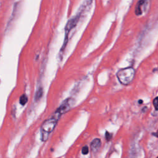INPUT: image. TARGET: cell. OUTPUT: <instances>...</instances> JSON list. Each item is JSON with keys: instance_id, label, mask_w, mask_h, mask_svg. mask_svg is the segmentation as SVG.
<instances>
[{"instance_id": "cell-1", "label": "cell", "mask_w": 158, "mask_h": 158, "mask_svg": "<svg viewBox=\"0 0 158 158\" xmlns=\"http://www.w3.org/2000/svg\"><path fill=\"white\" fill-rule=\"evenodd\" d=\"M60 118L55 114L52 115L51 118L44 122L42 128H41V138L43 142H46L48 140L50 135L55 128L57 123Z\"/></svg>"}, {"instance_id": "cell-2", "label": "cell", "mask_w": 158, "mask_h": 158, "mask_svg": "<svg viewBox=\"0 0 158 158\" xmlns=\"http://www.w3.org/2000/svg\"><path fill=\"white\" fill-rule=\"evenodd\" d=\"M135 71L133 67L122 69L117 73V77L120 83L124 85L130 84L135 78Z\"/></svg>"}, {"instance_id": "cell-3", "label": "cell", "mask_w": 158, "mask_h": 158, "mask_svg": "<svg viewBox=\"0 0 158 158\" xmlns=\"http://www.w3.org/2000/svg\"><path fill=\"white\" fill-rule=\"evenodd\" d=\"M80 14H81V13H79L77 15H76L75 17H72L71 19H70L68 21V22L67 23L66 28H65V32H66L65 40H64V45L62 46V50H63L64 48L66 47V45L67 44V40H68L69 33L78 24V22H79V21L80 19Z\"/></svg>"}, {"instance_id": "cell-4", "label": "cell", "mask_w": 158, "mask_h": 158, "mask_svg": "<svg viewBox=\"0 0 158 158\" xmlns=\"http://www.w3.org/2000/svg\"><path fill=\"white\" fill-rule=\"evenodd\" d=\"M151 4V0H140L136 5L135 13L138 16H142L148 11Z\"/></svg>"}, {"instance_id": "cell-5", "label": "cell", "mask_w": 158, "mask_h": 158, "mask_svg": "<svg viewBox=\"0 0 158 158\" xmlns=\"http://www.w3.org/2000/svg\"><path fill=\"white\" fill-rule=\"evenodd\" d=\"M72 101H73L72 98H67V99H66V100L61 104V106L57 108L55 114H56L57 115L61 118V116L63 114L67 112V111L70 109V108H71L72 104Z\"/></svg>"}, {"instance_id": "cell-6", "label": "cell", "mask_w": 158, "mask_h": 158, "mask_svg": "<svg viewBox=\"0 0 158 158\" xmlns=\"http://www.w3.org/2000/svg\"><path fill=\"white\" fill-rule=\"evenodd\" d=\"M101 145V142L100 139H99V138L94 139L91 142V145H90L91 150L94 152L97 151L99 148H100Z\"/></svg>"}, {"instance_id": "cell-7", "label": "cell", "mask_w": 158, "mask_h": 158, "mask_svg": "<svg viewBox=\"0 0 158 158\" xmlns=\"http://www.w3.org/2000/svg\"><path fill=\"white\" fill-rule=\"evenodd\" d=\"M43 89L42 88H40V89L37 91L35 96V99L36 101L39 100V99L42 98V96H43Z\"/></svg>"}, {"instance_id": "cell-8", "label": "cell", "mask_w": 158, "mask_h": 158, "mask_svg": "<svg viewBox=\"0 0 158 158\" xmlns=\"http://www.w3.org/2000/svg\"><path fill=\"white\" fill-rule=\"evenodd\" d=\"M27 101H28V98L26 95H23L21 96L19 99V102L21 104L24 106V105H25L27 103Z\"/></svg>"}, {"instance_id": "cell-9", "label": "cell", "mask_w": 158, "mask_h": 158, "mask_svg": "<svg viewBox=\"0 0 158 158\" xmlns=\"http://www.w3.org/2000/svg\"><path fill=\"white\" fill-rule=\"evenodd\" d=\"M81 152H82L83 154H87L88 153H89V147L87 146H84L82 148V150H81Z\"/></svg>"}, {"instance_id": "cell-10", "label": "cell", "mask_w": 158, "mask_h": 158, "mask_svg": "<svg viewBox=\"0 0 158 158\" xmlns=\"http://www.w3.org/2000/svg\"><path fill=\"white\" fill-rule=\"evenodd\" d=\"M157 103H158V101H157V97H156V98H155V99H154L153 102V106H154V108H155V109L156 111L157 110Z\"/></svg>"}, {"instance_id": "cell-11", "label": "cell", "mask_w": 158, "mask_h": 158, "mask_svg": "<svg viewBox=\"0 0 158 158\" xmlns=\"http://www.w3.org/2000/svg\"><path fill=\"white\" fill-rule=\"evenodd\" d=\"M113 137V135L109 133L108 132H106V138L107 139V140H110L111 139V138H112Z\"/></svg>"}]
</instances>
